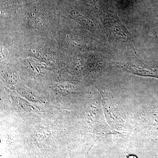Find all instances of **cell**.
<instances>
[{
    "label": "cell",
    "instance_id": "1",
    "mask_svg": "<svg viewBox=\"0 0 158 158\" xmlns=\"http://www.w3.org/2000/svg\"><path fill=\"white\" fill-rule=\"evenodd\" d=\"M117 66L129 73L158 78V65H141L136 63H122L118 64Z\"/></svg>",
    "mask_w": 158,
    "mask_h": 158
},
{
    "label": "cell",
    "instance_id": "2",
    "mask_svg": "<svg viewBox=\"0 0 158 158\" xmlns=\"http://www.w3.org/2000/svg\"><path fill=\"white\" fill-rule=\"evenodd\" d=\"M147 115L144 114V121H141L143 127L148 135H158V110H150Z\"/></svg>",
    "mask_w": 158,
    "mask_h": 158
},
{
    "label": "cell",
    "instance_id": "3",
    "mask_svg": "<svg viewBox=\"0 0 158 158\" xmlns=\"http://www.w3.org/2000/svg\"><path fill=\"white\" fill-rule=\"evenodd\" d=\"M127 158H138L137 156L135 155L130 154L126 156Z\"/></svg>",
    "mask_w": 158,
    "mask_h": 158
}]
</instances>
